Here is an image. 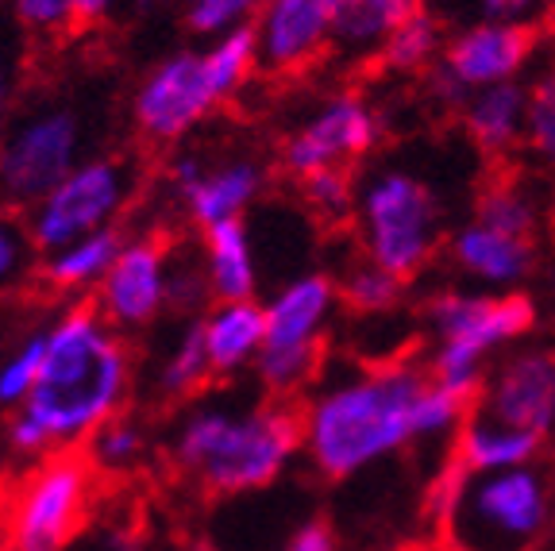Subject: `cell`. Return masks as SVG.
<instances>
[{"label":"cell","instance_id":"obj_6","mask_svg":"<svg viewBox=\"0 0 555 551\" xmlns=\"http://www.w3.org/2000/svg\"><path fill=\"white\" fill-rule=\"evenodd\" d=\"M86 116L66 101H35L0 131V201L35 208L78 163H86Z\"/></svg>","mask_w":555,"mask_h":551},{"label":"cell","instance_id":"obj_42","mask_svg":"<svg viewBox=\"0 0 555 551\" xmlns=\"http://www.w3.org/2000/svg\"><path fill=\"white\" fill-rule=\"evenodd\" d=\"M116 9H120V0H78V24H104Z\"/></svg>","mask_w":555,"mask_h":551},{"label":"cell","instance_id":"obj_35","mask_svg":"<svg viewBox=\"0 0 555 551\" xmlns=\"http://www.w3.org/2000/svg\"><path fill=\"white\" fill-rule=\"evenodd\" d=\"M297 185H301L305 205H309L317 216H324V220H344L347 213H356L359 193H356V185H351L347 166L317 170V174H309V178L297 181Z\"/></svg>","mask_w":555,"mask_h":551},{"label":"cell","instance_id":"obj_5","mask_svg":"<svg viewBox=\"0 0 555 551\" xmlns=\"http://www.w3.org/2000/svg\"><path fill=\"white\" fill-rule=\"evenodd\" d=\"M93 463L86 451H59L35 459L0 498V528L16 551H66L89 521L96 494Z\"/></svg>","mask_w":555,"mask_h":551},{"label":"cell","instance_id":"obj_28","mask_svg":"<svg viewBox=\"0 0 555 551\" xmlns=\"http://www.w3.org/2000/svg\"><path fill=\"white\" fill-rule=\"evenodd\" d=\"M143 456H147V432L124 413L113 417L104 428H96L86 444V459L96 474H128L143 463Z\"/></svg>","mask_w":555,"mask_h":551},{"label":"cell","instance_id":"obj_18","mask_svg":"<svg viewBox=\"0 0 555 551\" xmlns=\"http://www.w3.org/2000/svg\"><path fill=\"white\" fill-rule=\"evenodd\" d=\"M451 259H455V267L463 274L475 278V282L502 290V285L520 282L532 270V240L529 235L502 232V228L486 225V220L475 216L451 240Z\"/></svg>","mask_w":555,"mask_h":551},{"label":"cell","instance_id":"obj_26","mask_svg":"<svg viewBox=\"0 0 555 551\" xmlns=\"http://www.w3.org/2000/svg\"><path fill=\"white\" fill-rule=\"evenodd\" d=\"M205 66H208V74H212V86H217L220 101H232L235 93H243L247 81L255 78V69H262L255 24L235 27V31L220 35V39H208Z\"/></svg>","mask_w":555,"mask_h":551},{"label":"cell","instance_id":"obj_34","mask_svg":"<svg viewBox=\"0 0 555 551\" xmlns=\"http://www.w3.org/2000/svg\"><path fill=\"white\" fill-rule=\"evenodd\" d=\"M401 282H405V278H398L393 270H386L374 259H366V262H359V267L347 270L344 297L356 312H386V309L398 305Z\"/></svg>","mask_w":555,"mask_h":551},{"label":"cell","instance_id":"obj_31","mask_svg":"<svg viewBox=\"0 0 555 551\" xmlns=\"http://www.w3.org/2000/svg\"><path fill=\"white\" fill-rule=\"evenodd\" d=\"M317 362H321V347H262L255 359V374L262 389H270L274 397H289L317 374Z\"/></svg>","mask_w":555,"mask_h":551},{"label":"cell","instance_id":"obj_30","mask_svg":"<svg viewBox=\"0 0 555 551\" xmlns=\"http://www.w3.org/2000/svg\"><path fill=\"white\" fill-rule=\"evenodd\" d=\"M43 355H47V328H35L12 347L4 359H0V409H12L16 413L31 397L39 371H43Z\"/></svg>","mask_w":555,"mask_h":551},{"label":"cell","instance_id":"obj_33","mask_svg":"<svg viewBox=\"0 0 555 551\" xmlns=\"http://www.w3.org/2000/svg\"><path fill=\"white\" fill-rule=\"evenodd\" d=\"M267 0H185V27L201 39H220L235 27H251Z\"/></svg>","mask_w":555,"mask_h":551},{"label":"cell","instance_id":"obj_7","mask_svg":"<svg viewBox=\"0 0 555 551\" xmlns=\"http://www.w3.org/2000/svg\"><path fill=\"white\" fill-rule=\"evenodd\" d=\"M359 232H363L366 259L393 270L398 278H413L433 259L440 240V201L433 185L409 170H378L366 178L356 201Z\"/></svg>","mask_w":555,"mask_h":551},{"label":"cell","instance_id":"obj_44","mask_svg":"<svg viewBox=\"0 0 555 551\" xmlns=\"http://www.w3.org/2000/svg\"><path fill=\"white\" fill-rule=\"evenodd\" d=\"M0 551H16V548H12V540H9V533H4V528H0Z\"/></svg>","mask_w":555,"mask_h":551},{"label":"cell","instance_id":"obj_9","mask_svg":"<svg viewBox=\"0 0 555 551\" xmlns=\"http://www.w3.org/2000/svg\"><path fill=\"white\" fill-rule=\"evenodd\" d=\"M205 51H173L139 78L131 93V128L151 146H178L220 108Z\"/></svg>","mask_w":555,"mask_h":551},{"label":"cell","instance_id":"obj_36","mask_svg":"<svg viewBox=\"0 0 555 551\" xmlns=\"http://www.w3.org/2000/svg\"><path fill=\"white\" fill-rule=\"evenodd\" d=\"M467 406H470V397L451 394V389L436 386V382L428 379L425 394L416 401V439H436V436L455 432L463 424V417H467Z\"/></svg>","mask_w":555,"mask_h":551},{"label":"cell","instance_id":"obj_13","mask_svg":"<svg viewBox=\"0 0 555 551\" xmlns=\"http://www.w3.org/2000/svg\"><path fill=\"white\" fill-rule=\"evenodd\" d=\"M382 136V120L363 97H332L324 101L294 136L282 143V170L294 181L309 178L317 170H332V166H347L356 158L371 155L374 143Z\"/></svg>","mask_w":555,"mask_h":551},{"label":"cell","instance_id":"obj_14","mask_svg":"<svg viewBox=\"0 0 555 551\" xmlns=\"http://www.w3.org/2000/svg\"><path fill=\"white\" fill-rule=\"evenodd\" d=\"M440 347L482 359L532 328V302L520 293H440L428 302Z\"/></svg>","mask_w":555,"mask_h":551},{"label":"cell","instance_id":"obj_38","mask_svg":"<svg viewBox=\"0 0 555 551\" xmlns=\"http://www.w3.org/2000/svg\"><path fill=\"white\" fill-rule=\"evenodd\" d=\"M529 139L547 166L555 170V69L529 86Z\"/></svg>","mask_w":555,"mask_h":551},{"label":"cell","instance_id":"obj_41","mask_svg":"<svg viewBox=\"0 0 555 551\" xmlns=\"http://www.w3.org/2000/svg\"><path fill=\"white\" fill-rule=\"evenodd\" d=\"M12 101H16V59L0 39V131L12 120Z\"/></svg>","mask_w":555,"mask_h":551},{"label":"cell","instance_id":"obj_23","mask_svg":"<svg viewBox=\"0 0 555 551\" xmlns=\"http://www.w3.org/2000/svg\"><path fill=\"white\" fill-rule=\"evenodd\" d=\"M540 444H544V436H537V432L494 421V417H486V413H475L460 428L455 459H460L463 471H478V474L513 471V466L537 463Z\"/></svg>","mask_w":555,"mask_h":551},{"label":"cell","instance_id":"obj_37","mask_svg":"<svg viewBox=\"0 0 555 551\" xmlns=\"http://www.w3.org/2000/svg\"><path fill=\"white\" fill-rule=\"evenodd\" d=\"M9 12L20 31L54 39L78 24V0H9Z\"/></svg>","mask_w":555,"mask_h":551},{"label":"cell","instance_id":"obj_8","mask_svg":"<svg viewBox=\"0 0 555 551\" xmlns=\"http://www.w3.org/2000/svg\"><path fill=\"white\" fill-rule=\"evenodd\" d=\"M143 185V166L135 155H89L47 193L35 208H27L39 251H59L81 235L116 228Z\"/></svg>","mask_w":555,"mask_h":551},{"label":"cell","instance_id":"obj_19","mask_svg":"<svg viewBox=\"0 0 555 551\" xmlns=\"http://www.w3.org/2000/svg\"><path fill=\"white\" fill-rule=\"evenodd\" d=\"M197 324L217 374L255 367L259 351L267 347V312L255 297L251 302H212L197 317Z\"/></svg>","mask_w":555,"mask_h":551},{"label":"cell","instance_id":"obj_21","mask_svg":"<svg viewBox=\"0 0 555 551\" xmlns=\"http://www.w3.org/2000/svg\"><path fill=\"white\" fill-rule=\"evenodd\" d=\"M124 243H128V235L120 228H104V232L81 235L59 251H47L39 262V282L62 297H89L113 270Z\"/></svg>","mask_w":555,"mask_h":551},{"label":"cell","instance_id":"obj_40","mask_svg":"<svg viewBox=\"0 0 555 551\" xmlns=\"http://www.w3.org/2000/svg\"><path fill=\"white\" fill-rule=\"evenodd\" d=\"M278 551H339L336 536H332L328 525H321V521H309V525H301L294 536H289L286 543Z\"/></svg>","mask_w":555,"mask_h":551},{"label":"cell","instance_id":"obj_22","mask_svg":"<svg viewBox=\"0 0 555 551\" xmlns=\"http://www.w3.org/2000/svg\"><path fill=\"white\" fill-rule=\"evenodd\" d=\"M463 128L486 155L513 151L520 136H529V89H520L517 81H505V86L470 93L467 104H463Z\"/></svg>","mask_w":555,"mask_h":551},{"label":"cell","instance_id":"obj_10","mask_svg":"<svg viewBox=\"0 0 555 551\" xmlns=\"http://www.w3.org/2000/svg\"><path fill=\"white\" fill-rule=\"evenodd\" d=\"M537 51L532 24H509V20H478L467 31L448 39L436 69V93L448 104H467L470 93L490 86L517 81Z\"/></svg>","mask_w":555,"mask_h":551},{"label":"cell","instance_id":"obj_27","mask_svg":"<svg viewBox=\"0 0 555 551\" xmlns=\"http://www.w3.org/2000/svg\"><path fill=\"white\" fill-rule=\"evenodd\" d=\"M43 251L27 228V213L0 201V297L20 293L39 278Z\"/></svg>","mask_w":555,"mask_h":551},{"label":"cell","instance_id":"obj_32","mask_svg":"<svg viewBox=\"0 0 555 551\" xmlns=\"http://www.w3.org/2000/svg\"><path fill=\"white\" fill-rule=\"evenodd\" d=\"M478 220L486 225L502 228V232H513V235H529L532 240V228L540 220V208L532 201L529 190H520V185H490L478 201Z\"/></svg>","mask_w":555,"mask_h":551},{"label":"cell","instance_id":"obj_2","mask_svg":"<svg viewBox=\"0 0 555 551\" xmlns=\"http://www.w3.org/2000/svg\"><path fill=\"white\" fill-rule=\"evenodd\" d=\"M425 386V374L405 362L332 382L301 413L309 463L339 483L409 448L416 439V401Z\"/></svg>","mask_w":555,"mask_h":551},{"label":"cell","instance_id":"obj_15","mask_svg":"<svg viewBox=\"0 0 555 551\" xmlns=\"http://www.w3.org/2000/svg\"><path fill=\"white\" fill-rule=\"evenodd\" d=\"M344 0H267L255 20L267 74H301L332 43Z\"/></svg>","mask_w":555,"mask_h":551},{"label":"cell","instance_id":"obj_29","mask_svg":"<svg viewBox=\"0 0 555 551\" xmlns=\"http://www.w3.org/2000/svg\"><path fill=\"white\" fill-rule=\"evenodd\" d=\"M443 47L448 43H443L440 20H436L433 12L421 9V12H413L390 39H386V47H382L378 54L390 69L409 74V69H425L428 62H436V54H443Z\"/></svg>","mask_w":555,"mask_h":551},{"label":"cell","instance_id":"obj_39","mask_svg":"<svg viewBox=\"0 0 555 551\" xmlns=\"http://www.w3.org/2000/svg\"><path fill=\"white\" fill-rule=\"evenodd\" d=\"M482 20H509V24H532L547 9V0H478Z\"/></svg>","mask_w":555,"mask_h":551},{"label":"cell","instance_id":"obj_3","mask_svg":"<svg viewBox=\"0 0 555 551\" xmlns=\"http://www.w3.org/2000/svg\"><path fill=\"white\" fill-rule=\"evenodd\" d=\"M305 448L301 413L289 406H190L170 432L173 466L205 494L232 498L278 483Z\"/></svg>","mask_w":555,"mask_h":551},{"label":"cell","instance_id":"obj_1","mask_svg":"<svg viewBox=\"0 0 555 551\" xmlns=\"http://www.w3.org/2000/svg\"><path fill=\"white\" fill-rule=\"evenodd\" d=\"M135 355L93 302H74L47 324L43 371L9 417V448L24 459L81 451L96 428L124 413Z\"/></svg>","mask_w":555,"mask_h":551},{"label":"cell","instance_id":"obj_25","mask_svg":"<svg viewBox=\"0 0 555 551\" xmlns=\"http://www.w3.org/2000/svg\"><path fill=\"white\" fill-rule=\"evenodd\" d=\"M217 379L212 371V359H208L205 336H201V324H185L178 336L170 339V347L163 351L155 367V394L163 401H190L193 394L208 386Z\"/></svg>","mask_w":555,"mask_h":551},{"label":"cell","instance_id":"obj_11","mask_svg":"<svg viewBox=\"0 0 555 551\" xmlns=\"http://www.w3.org/2000/svg\"><path fill=\"white\" fill-rule=\"evenodd\" d=\"M166 185L182 205L185 220L205 232L228 220H243V213L267 190V166L251 155L208 163L197 151H178L166 170Z\"/></svg>","mask_w":555,"mask_h":551},{"label":"cell","instance_id":"obj_20","mask_svg":"<svg viewBox=\"0 0 555 551\" xmlns=\"http://www.w3.org/2000/svg\"><path fill=\"white\" fill-rule=\"evenodd\" d=\"M197 255L212 302H251L259 290V255L243 220L205 228Z\"/></svg>","mask_w":555,"mask_h":551},{"label":"cell","instance_id":"obj_16","mask_svg":"<svg viewBox=\"0 0 555 551\" xmlns=\"http://www.w3.org/2000/svg\"><path fill=\"white\" fill-rule=\"evenodd\" d=\"M478 397H482L478 413L547 436L555 428V355H513V359H505L498 367L494 379L482 382Z\"/></svg>","mask_w":555,"mask_h":551},{"label":"cell","instance_id":"obj_24","mask_svg":"<svg viewBox=\"0 0 555 551\" xmlns=\"http://www.w3.org/2000/svg\"><path fill=\"white\" fill-rule=\"evenodd\" d=\"M413 12H421V0H344L332 43L344 54H374Z\"/></svg>","mask_w":555,"mask_h":551},{"label":"cell","instance_id":"obj_12","mask_svg":"<svg viewBox=\"0 0 555 551\" xmlns=\"http://www.w3.org/2000/svg\"><path fill=\"white\" fill-rule=\"evenodd\" d=\"M173 247L158 235H128L113 270L96 285L93 305L116 332H147L170 309Z\"/></svg>","mask_w":555,"mask_h":551},{"label":"cell","instance_id":"obj_4","mask_svg":"<svg viewBox=\"0 0 555 551\" xmlns=\"http://www.w3.org/2000/svg\"><path fill=\"white\" fill-rule=\"evenodd\" d=\"M433 513L448 551H532L555 517V478L547 466L448 471L433 486Z\"/></svg>","mask_w":555,"mask_h":551},{"label":"cell","instance_id":"obj_17","mask_svg":"<svg viewBox=\"0 0 555 551\" xmlns=\"http://www.w3.org/2000/svg\"><path fill=\"white\" fill-rule=\"evenodd\" d=\"M336 309V285L324 274L289 278L270 302L267 312V347H321L324 324Z\"/></svg>","mask_w":555,"mask_h":551},{"label":"cell","instance_id":"obj_43","mask_svg":"<svg viewBox=\"0 0 555 551\" xmlns=\"http://www.w3.org/2000/svg\"><path fill=\"white\" fill-rule=\"evenodd\" d=\"M139 9H163V4H170V0H135Z\"/></svg>","mask_w":555,"mask_h":551}]
</instances>
